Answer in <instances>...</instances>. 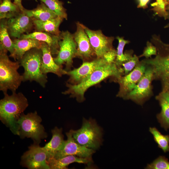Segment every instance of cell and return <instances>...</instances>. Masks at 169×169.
Masks as SVG:
<instances>
[{
  "label": "cell",
  "mask_w": 169,
  "mask_h": 169,
  "mask_svg": "<svg viewBox=\"0 0 169 169\" xmlns=\"http://www.w3.org/2000/svg\"><path fill=\"white\" fill-rule=\"evenodd\" d=\"M124 74L121 67L115 63H108L103 58L93 72L80 83L75 84L67 83L68 89L63 92L64 95H70L71 97L76 98L79 102L84 100V94L87 90L109 77L115 78L117 80Z\"/></svg>",
  "instance_id": "cell-1"
},
{
  "label": "cell",
  "mask_w": 169,
  "mask_h": 169,
  "mask_svg": "<svg viewBox=\"0 0 169 169\" xmlns=\"http://www.w3.org/2000/svg\"><path fill=\"white\" fill-rule=\"evenodd\" d=\"M28 105V100L21 92L4 94L0 101V119L12 132L18 135L17 121Z\"/></svg>",
  "instance_id": "cell-2"
},
{
  "label": "cell",
  "mask_w": 169,
  "mask_h": 169,
  "mask_svg": "<svg viewBox=\"0 0 169 169\" xmlns=\"http://www.w3.org/2000/svg\"><path fill=\"white\" fill-rule=\"evenodd\" d=\"M152 42L157 49V54L153 58L142 61L150 66L153 72V79L160 80L162 84L169 83V44L164 43L159 36L152 37Z\"/></svg>",
  "instance_id": "cell-3"
},
{
  "label": "cell",
  "mask_w": 169,
  "mask_h": 169,
  "mask_svg": "<svg viewBox=\"0 0 169 169\" xmlns=\"http://www.w3.org/2000/svg\"><path fill=\"white\" fill-rule=\"evenodd\" d=\"M7 52L0 50V90L4 94L8 90L15 92L23 81L22 75L18 71L20 66L19 62L11 60Z\"/></svg>",
  "instance_id": "cell-4"
},
{
  "label": "cell",
  "mask_w": 169,
  "mask_h": 169,
  "mask_svg": "<svg viewBox=\"0 0 169 169\" xmlns=\"http://www.w3.org/2000/svg\"><path fill=\"white\" fill-rule=\"evenodd\" d=\"M42 52L40 48H33L27 51L19 61L24 69L22 75L23 82L35 81L43 87L48 82L47 74L41 70Z\"/></svg>",
  "instance_id": "cell-5"
},
{
  "label": "cell",
  "mask_w": 169,
  "mask_h": 169,
  "mask_svg": "<svg viewBox=\"0 0 169 169\" xmlns=\"http://www.w3.org/2000/svg\"><path fill=\"white\" fill-rule=\"evenodd\" d=\"M72 132L74 141L81 146L95 150L102 144V129L94 119L84 118L81 127L72 129Z\"/></svg>",
  "instance_id": "cell-6"
},
{
  "label": "cell",
  "mask_w": 169,
  "mask_h": 169,
  "mask_svg": "<svg viewBox=\"0 0 169 169\" xmlns=\"http://www.w3.org/2000/svg\"><path fill=\"white\" fill-rule=\"evenodd\" d=\"M42 119L36 111L24 114L22 113L17 121L18 136L21 138H30L39 144L41 139L47 137Z\"/></svg>",
  "instance_id": "cell-7"
},
{
  "label": "cell",
  "mask_w": 169,
  "mask_h": 169,
  "mask_svg": "<svg viewBox=\"0 0 169 169\" xmlns=\"http://www.w3.org/2000/svg\"><path fill=\"white\" fill-rule=\"evenodd\" d=\"M60 35L59 50L54 60L56 64L60 66L65 64V70L69 71L72 66L73 59L77 57V45L73 34L69 31H63Z\"/></svg>",
  "instance_id": "cell-8"
},
{
  "label": "cell",
  "mask_w": 169,
  "mask_h": 169,
  "mask_svg": "<svg viewBox=\"0 0 169 169\" xmlns=\"http://www.w3.org/2000/svg\"><path fill=\"white\" fill-rule=\"evenodd\" d=\"M146 65L143 76L124 99L130 100L137 104L142 105L152 95L151 82L153 79V72L152 68Z\"/></svg>",
  "instance_id": "cell-9"
},
{
  "label": "cell",
  "mask_w": 169,
  "mask_h": 169,
  "mask_svg": "<svg viewBox=\"0 0 169 169\" xmlns=\"http://www.w3.org/2000/svg\"><path fill=\"white\" fill-rule=\"evenodd\" d=\"M48 153L44 147L34 143L21 157L22 166L30 169H50L47 163Z\"/></svg>",
  "instance_id": "cell-10"
},
{
  "label": "cell",
  "mask_w": 169,
  "mask_h": 169,
  "mask_svg": "<svg viewBox=\"0 0 169 169\" xmlns=\"http://www.w3.org/2000/svg\"><path fill=\"white\" fill-rule=\"evenodd\" d=\"M146 67V64L142 60L139 62L131 72L117 79L120 88L117 96L124 99L142 78Z\"/></svg>",
  "instance_id": "cell-11"
},
{
  "label": "cell",
  "mask_w": 169,
  "mask_h": 169,
  "mask_svg": "<svg viewBox=\"0 0 169 169\" xmlns=\"http://www.w3.org/2000/svg\"><path fill=\"white\" fill-rule=\"evenodd\" d=\"M76 25V30L73 34L77 45V57L84 61H91L96 57L85 31L84 25L79 22Z\"/></svg>",
  "instance_id": "cell-12"
},
{
  "label": "cell",
  "mask_w": 169,
  "mask_h": 169,
  "mask_svg": "<svg viewBox=\"0 0 169 169\" xmlns=\"http://www.w3.org/2000/svg\"><path fill=\"white\" fill-rule=\"evenodd\" d=\"M7 25L10 36L15 38H20L25 33H28L34 26L32 18L24 11L7 19Z\"/></svg>",
  "instance_id": "cell-13"
},
{
  "label": "cell",
  "mask_w": 169,
  "mask_h": 169,
  "mask_svg": "<svg viewBox=\"0 0 169 169\" xmlns=\"http://www.w3.org/2000/svg\"><path fill=\"white\" fill-rule=\"evenodd\" d=\"M84 29L97 58H102L105 53L113 48L114 37L106 36L100 30H92L85 26Z\"/></svg>",
  "instance_id": "cell-14"
},
{
  "label": "cell",
  "mask_w": 169,
  "mask_h": 169,
  "mask_svg": "<svg viewBox=\"0 0 169 169\" xmlns=\"http://www.w3.org/2000/svg\"><path fill=\"white\" fill-rule=\"evenodd\" d=\"M67 140L65 141L62 148L54 156L58 158L73 155L82 158L91 157L95 150L81 146L76 143L72 136V129L66 133Z\"/></svg>",
  "instance_id": "cell-15"
},
{
  "label": "cell",
  "mask_w": 169,
  "mask_h": 169,
  "mask_svg": "<svg viewBox=\"0 0 169 169\" xmlns=\"http://www.w3.org/2000/svg\"><path fill=\"white\" fill-rule=\"evenodd\" d=\"M103 59L96 58L90 61H84L79 68L66 71V74L69 76V83L75 84L80 83L93 72Z\"/></svg>",
  "instance_id": "cell-16"
},
{
  "label": "cell",
  "mask_w": 169,
  "mask_h": 169,
  "mask_svg": "<svg viewBox=\"0 0 169 169\" xmlns=\"http://www.w3.org/2000/svg\"><path fill=\"white\" fill-rule=\"evenodd\" d=\"M40 49L42 52V59L41 70L42 73L47 74L48 73H52L59 77L66 74V71L62 68V66L56 64L48 45L44 42H41Z\"/></svg>",
  "instance_id": "cell-17"
},
{
  "label": "cell",
  "mask_w": 169,
  "mask_h": 169,
  "mask_svg": "<svg viewBox=\"0 0 169 169\" xmlns=\"http://www.w3.org/2000/svg\"><path fill=\"white\" fill-rule=\"evenodd\" d=\"M21 39L31 38L45 43L49 46L52 55L57 54L59 46V42L61 38L59 35H54L46 32L36 31L22 35Z\"/></svg>",
  "instance_id": "cell-18"
},
{
  "label": "cell",
  "mask_w": 169,
  "mask_h": 169,
  "mask_svg": "<svg viewBox=\"0 0 169 169\" xmlns=\"http://www.w3.org/2000/svg\"><path fill=\"white\" fill-rule=\"evenodd\" d=\"M13 41L14 50L9 56L19 61L28 51L33 48H40L42 43L41 41L31 38H15Z\"/></svg>",
  "instance_id": "cell-19"
},
{
  "label": "cell",
  "mask_w": 169,
  "mask_h": 169,
  "mask_svg": "<svg viewBox=\"0 0 169 169\" xmlns=\"http://www.w3.org/2000/svg\"><path fill=\"white\" fill-rule=\"evenodd\" d=\"M47 161L50 169H65L71 163L76 162L87 164L91 163L92 159L91 157L82 158L70 155L58 158L49 157Z\"/></svg>",
  "instance_id": "cell-20"
},
{
  "label": "cell",
  "mask_w": 169,
  "mask_h": 169,
  "mask_svg": "<svg viewBox=\"0 0 169 169\" xmlns=\"http://www.w3.org/2000/svg\"><path fill=\"white\" fill-rule=\"evenodd\" d=\"M156 98L161 107V112L157 115V120L161 126L167 130L169 129V94L162 90Z\"/></svg>",
  "instance_id": "cell-21"
},
{
  "label": "cell",
  "mask_w": 169,
  "mask_h": 169,
  "mask_svg": "<svg viewBox=\"0 0 169 169\" xmlns=\"http://www.w3.org/2000/svg\"><path fill=\"white\" fill-rule=\"evenodd\" d=\"M64 19L62 17L58 16L46 21L33 20L34 26L37 31L46 32L59 35L61 32L59 30V27Z\"/></svg>",
  "instance_id": "cell-22"
},
{
  "label": "cell",
  "mask_w": 169,
  "mask_h": 169,
  "mask_svg": "<svg viewBox=\"0 0 169 169\" xmlns=\"http://www.w3.org/2000/svg\"><path fill=\"white\" fill-rule=\"evenodd\" d=\"M52 137L50 141L44 147L48 153L49 157H54L62 147L65 141L62 128L55 127L51 131Z\"/></svg>",
  "instance_id": "cell-23"
},
{
  "label": "cell",
  "mask_w": 169,
  "mask_h": 169,
  "mask_svg": "<svg viewBox=\"0 0 169 169\" xmlns=\"http://www.w3.org/2000/svg\"><path fill=\"white\" fill-rule=\"evenodd\" d=\"M24 11L28 16L33 19L41 21H46L58 16L41 2L36 8L32 10L25 8Z\"/></svg>",
  "instance_id": "cell-24"
},
{
  "label": "cell",
  "mask_w": 169,
  "mask_h": 169,
  "mask_svg": "<svg viewBox=\"0 0 169 169\" xmlns=\"http://www.w3.org/2000/svg\"><path fill=\"white\" fill-rule=\"evenodd\" d=\"M7 19H0V50L9 51L10 55L13 52V41L10 38L7 25Z\"/></svg>",
  "instance_id": "cell-25"
},
{
  "label": "cell",
  "mask_w": 169,
  "mask_h": 169,
  "mask_svg": "<svg viewBox=\"0 0 169 169\" xmlns=\"http://www.w3.org/2000/svg\"><path fill=\"white\" fill-rule=\"evenodd\" d=\"M19 7L11 0H0V19H9L21 12Z\"/></svg>",
  "instance_id": "cell-26"
},
{
  "label": "cell",
  "mask_w": 169,
  "mask_h": 169,
  "mask_svg": "<svg viewBox=\"0 0 169 169\" xmlns=\"http://www.w3.org/2000/svg\"><path fill=\"white\" fill-rule=\"evenodd\" d=\"M116 38L118 40V45L115 62L118 66L120 67L121 64L128 61L133 57V52L131 50L127 51L124 54V47L130 41L124 39L123 37L117 36Z\"/></svg>",
  "instance_id": "cell-27"
},
{
  "label": "cell",
  "mask_w": 169,
  "mask_h": 169,
  "mask_svg": "<svg viewBox=\"0 0 169 169\" xmlns=\"http://www.w3.org/2000/svg\"><path fill=\"white\" fill-rule=\"evenodd\" d=\"M43 2L58 16L67 19L66 9L63 7V3L59 0H35Z\"/></svg>",
  "instance_id": "cell-28"
},
{
  "label": "cell",
  "mask_w": 169,
  "mask_h": 169,
  "mask_svg": "<svg viewBox=\"0 0 169 169\" xmlns=\"http://www.w3.org/2000/svg\"><path fill=\"white\" fill-rule=\"evenodd\" d=\"M149 131L153 135L158 147L165 152L169 151V136L163 135L155 127H150Z\"/></svg>",
  "instance_id": "cell-29"
},
{
  "label": "cell",
  "mask_w": 169,
  "mask_h": 169,
  "mask_svg": "<svg viewBox=\"0 0 169 169\" xmlns=\"http://www.w3.org/2000/svg\"><path fill=\"white\" fill-rule=\"evenodd\" d=\"M169 3V2L165 0H156V2L151 4L153 8L151 10L153 11L156 14L166 19L168 18V13L166 6Z\"/></svg>",
  "instance_id": "cell-30"
},
{
  "label": "cell",
  "mask_w": 169,
  "mask_h": 169,
  "mask_svg": "<svg viewBox=\"0 0 169 169\" xmlns=\"http://www.w3.org/2000/svg\"><path fill=\"white\" fill-rule=\"evenodd\" d=\"M146 169H169V161L164 156H160L152 163L148 164Z\"/></svg>",
  "instance_id": "cell-31"
},
{
  "label": "cell",
  "mask_w": 169,
  "mask_h": 169,
  "mask_svg": "<svg viewBox=\"0 0 169 169\" xmlns=\"http://www.w3.org/2000/svg\"><path fill=\"white\" fill-rule=\"evenodd\" d=\"M139 62V57L134 54L129 60L121 64L120 67L123 69L124 75L131 72Z\"/></svg>",
  "instance_id": "cell-32"
},
{
  "label": "cell",
  "mask_w": 169,
  "mask_h": 169,
  "mask_svg": "<svg viewBox=\"0 0 169 169\" xmlns=\"http://www.w3.org/2000/svg\"><path fill=\"white\" fill-rule=\"evenodd\" d=\"M157 49L155 45L149 41L147 42L146 46L145 48L143 53L139 57H145L146 59L151 57L152 55H156Z\"/></svg>",
  "instance_id": "cell-33"
},
{
  "label": "cell",
  "mask_w": 169,
  "mask_h": 169,
  "mask_svg": "<svg viewBox=\"0 0 169 169\" xmlns=\"http://www.w3.org/2000/svg\"><path fill=\"white\" fill-rule=\"evenodd\" d=\"M116 51L114 48L107 51L103 55V58L108 63H115Z\"/></svg>",
  "instance_id": "cell-34"
},
{
  "label": "cell",
  "mask_w": 169,
  "mask_h": 169,
  "mask_svg": "<svg viewBox=\"0 0 169 169\" xmlns=\"http://www.w3.org/2000/svg\"><path fill=\"white\" fill-rule=\"evenodd\" d=\"M150 0H138L139 3L137 8H142L146 9L148 8L147 3Z\"/></svg>",
  "instance_id": "cell-35"
},
{
  "label": "cell",
  "mask_w": 169,
  "mask_h": 169,
  "mask_svg": "<svg viewBox=\"0 0 169 169\" xmlns=\"http://www.w3.org/2000/svg\"><path fill=\"white\" fill-rule=\"evenodd\" d=\"M22 0H14V3L19 7L21 11L23 12L25 8L22 5Z\"/></svg>",
  "instance_id": "cell-36"
},
{
  "label": "cell",
  "mask_w": 169,
  "mask_h": 169,
  "mask_svg": "<svg viewBox=\"0 0 169 169\" xmlns=\"http://www.w3.org/2000/svg\"><path fill=\"white\" fill-rule=\"evenodd\" d=\"M162 90L166 91L169 94V83L162 84Z\"/></svg>",
  "instance_id": "cell-37"
},
{
  "label": "cell",
  "mask_w": 169,
  "mask_h": 169,
  "mask_svg": "<svg viewBox=\"0 0 169 169\" xmlns=\"http://www.w3.org/2000/svg\"><path fill=\"white\" fill-rule=\"evenodd\" d=\"M166 10L168 13L167 19H169V3L166 6Z\"/></svg>",
  "instance_id": "cell-38"
},
{
  "label": "cell",
  "mask_w": 169,
  "mask_h": 169,
  "mask_svg": "<svg viewBox=\"0 0 169 169\" xmlns=\"http://www.w3.org/2000/svg\"><path fill=\"white\" fill-rule=\"evenodd\" d=\"M166 0V1L169 2V0Z\"/></svg>",
  "instance_id": "cell-39"
}]
</instances>
